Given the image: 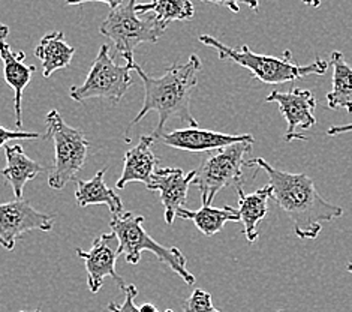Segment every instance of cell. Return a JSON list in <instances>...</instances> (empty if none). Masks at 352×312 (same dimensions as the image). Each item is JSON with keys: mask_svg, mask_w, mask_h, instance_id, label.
<instances>
[{"mask_svg": "<svg viewBox=\"0 0 352 312\" xmlns=\"http://www.w3.org/2000/svg\"><path fill=\"white\" fill-rule=\"evenodd\" d=\"M263 168L272 187L270 198L276 201L292 224L298 239L315 240L321 234L322 224L343 215V209L327 201L318 192L312 177L305 173H288L274 168L264 158H252L248 167Z\"/></svg>", "mask_w": 352, "mask_h": 312, "instance_id": "obj_1", "label": "cell"}, {"mask_svg": "<svg viewBox=\"0 0 352 312\" xmlns=\"http://www.w3.org/2000/svg\"><path fill=\"white\" fill-rule=\"evenodd\" d=\"M201 68L203 65L197 54H190L186 63L171 65L159 79L146 74L140 65H133L132 70L140 75L146 94L140 113L131 122L126 132L144 119V116L150 112L159 114V123L152 134L156 140L162 136L165 125L171 117H179L182 122L188 125V128H198V122L190 113V98L192 90L198 84V72Z\"/></svg>", "mask_w": 352, "mask_h": 312, "instance_id": "obj_2", "label": "cell"}, {"mask_svg": "<svg viewBox=\"0 0 352 312\" xmlns=\"http://www.w3.org/2000/svg\"><path fill=\"white\" fill-rule=\"evenodd\" d=\"M198 39L201 44L214 48L221 61H231L240 65L241 68L248 70L254 79L265 84H283L307 77V75H324L330 65L321 57H316L309 65H296L292 63V56L288 50L282 57H276L254 53L248 45L239 48L228 47L210 35H201Z\"/></svg>", "mask_w": 352, "mask_h": 312, "instance_id": "obj_3", "label": "cell"}, {"mask_svg": "<svg viewBox=\"0 0 352 312\" xmlns=\"http://www.w3.org/2000/svg\"><path fill=\"white\" fill-rule=\"evenodd\" d=\"M110 227L116 234L117 242H119L117 245L119 257L124 256L128 264H138L141 252L148 251L156 256L161 263L173 269L184 282L189 285L195 284V276L188 271V260L183 256V252L179 248H166L164 245L157 243L144 230V216L123 212L113 216Z\"/></svg>", "mask_w": 352, "mask_h": 312, "instance_id": "obj_4", "label": "cell"}, {"mask_svg": "<svg viewBox=\"0 0 352 312\" xmlns=\"http://www.w3.org/2000/svg\"><path fill=\"white\" fill-rule=\"evenodd\" d=\"M138 0H124L114 10L110 11L107 19L99 26V32L110 38L116 48L128 65H133V52L140 44L159 41L166 28L148 15L140 17L135 11Z\"/></svg>", "mask_w": 352, "mask_h": 312, "instance_id": "obj_5", "label": "cell"}, {"mask_svg": "<svg viewBox=\"0 0 352 312\" xmlns=\"http://www.w3.org/2000/svg\"><path fill=\"white\" fill-rule=\"evenodd\" d=\"M254 143H236V145L217 149L208 154L198 167L195 185L201 194L203 205L212 206L214 197L228 187L241 188L245 182V168L248 167L246 156L252 152Z\"/></svg>", "mask_w": 352, "mask_h": 312, "instance_id": "obj_6", "label": "cell"}, {"mask_svg": "<svg viewBox=\"0 0 352 312\" xmlns=\"http://www.w3.org/2000/svg\"><path fill=\"white\" fill-rule=\"evenodd\" d=\"M45 138H52L54 145V165L48 177L50 188L60 191L85 167L89 152V141L80 129L66 123L56 110L47 114Z\"/></svg>", "mask_w": 352, "mask_h": 312, "instance_id": "obj_7", "label": "cell"}, {"mask_svg": "<svg viewBox=\"0 0 352 312\" xmlns=\"http://www.w3.org/2000/svg\"><path fill=\"white\" fill-rule=\"evenodd\" d=\"M133 65H117L111 56V48L107 44L100 45L86 81L81 86L71 87L69 95L75 103H85L91 98H104L113 105H117L131 87V71Z\"/></svg>", "mask_w": 352, "mask_h": 312, "instance_id": "obj_8", "label": "cell"}, {"mask_svg": "<svg viewBox=\"0 0 352 312\" xmlns=\"http://www.w3.org/2000/svg\"><path fill=\"white\" fill-rule=\"evenodd\" d=\"M54 215L38 212L29 200H16L0 205V247L6 251L15 248L24 233L41 230L52 231L54 227Z\"/></svg>", "mask_w": 352, "mask_h": 312, "instance_id": "obj_9", "label": "cell"}, {"mask_svg": "<svg viewBox=\"0 0 352 312\" xmlns=\"http://www.w3.org/2000/svg\"><path fill=\"white\" fill-rule=\"evenodd\" d=\"M265 103H276L279 105V112L288 123L285 140H307V137L297 134V128L306 131L316 123V117L314 114L316 108V99L312 92L298 87H294L288 92L274 90L265 98Z\"/></svg>", "mask_w": 352, "mask_h": 312, "instance_id": "obj_10", "label": "cell"}, {"mask_svg": "<svg viewBox=\"0 0 352 312\" xmlns=\"http://www.w3.org/2000/svg\"><path fill=\"white\" fill-rule=\"evenodd\" d=\"M114 242H117L116 234L105 233L95 239L89 251H82L80 248L75 249L77 256L86 264L87 285L91 293H98L102 289V284L107 276L113 278L122 290L126 289V284L122 280V276H119L116 272V261L119 258V252H117V247H113Z\"/></svg>", "mask_w": 352, "mask_h": 312, "instance_id": "obj_11", "label": "cell"}, {"mask_svg": "<svg viewBox=\"0 0 352 312\" xmlns=\"http://www.w3.org/2000/svg\"><path fill=\"white\" fill-rule=\"evenodd\" d=\"M197 171L184 173L182 168H159L146 185L148 191H157L165 209V222L174 224L177 212L186 205L189 187L195 180Z\"/></svg>", "mask_w": 352, "mask_h": 312, "instance_id": "obj_12", "label": "cell"}, {"mask_svg": "<svg viewBox=\"0 0 352 312\" xmlns=\"http://www.w3.org/2000/svg\"><path fill=\"white\" fill-rule=\"evenodd\" d=\"M157 140H162L164 145L173 149H179L184 152H213L217 149H223L226 146L236 145V143H255L252 134H223L216 131H207L198 128H184L173 132H164Z\"/></svg>", "mask_w": 352, "mask_h": 312, "instance_id": "obj_13", "label": "cell"}, {"mask_svg": "<svg viewBox=\"0 0 352 312\" xmlns=\"http://www.w3.org/2000/svg\"><path fill=\"white\" fill-rule=\"evenodd\" d=\"M156 138L153 136H142L137 146L124 154V164L120 179L117 180V189H123L131 182L148 183L157 170L159 158L152 150Z\"/></svg>", "mask_w": 352, "mask_h": 312, "instance_id": "obj_14", "label": "cell"}, {"mask_svg": "<svg viewBox=\"0 0 352 312\" xmlns=\"http://www.w3.org/2000/svg\"><path fill=\"white\" fill-rule=\"evenodd\" d=\"M0 59L3 63V77L14 90V107H15V125L21 128L23 125V94L26 90L28 84L32 80L33 72L36 71L35 66L26 65V54L24 52L15 53L5 41H0Z\"/></svg>", "mask_w": 352, "mask_h": 312, "instance_id": "obj_15", "label": "cell"}, {"mask_svg": "<svg viewBox=\"0 0 352 312\" xmlns=\"http://www.w3.org/2000/svg\"><path fill=\"white\" fill-rule=\"evenodd\" d=\"M237 194L240 222L245 227L248 242L254 243L259 238V224L264 221L268 214V198H270L272 187L265 185L252 194H245L241 188H237Z\"/></svg>", "mask_w": 352, "mask_h": 312, "instance_id": "obj_16", "label": "cell"}, {"mask_svg": "<svg viewBox=\"0 0 352 312\" xmlns=\"http://www.w3.org/2000/svg\"><path fill=\"white\" fill-rule=\"evenodd\" d=\"M5 156L6 167L0 171V174L11 185L14 196L20 200L23 197V191L28 182L35 179L44 168L24 154L20 145H6Z\"/></svg>", "mask_w": 352, "mask_h": 312, "instance_id": "obj_17", "label": "cell"}, {"mask_svg": "<svg viewBox=\"0 0 352 312\" xmlns=\"http://www.w3.org/2000/svg\"><path fill=\"white\" fill-rule=\"evenodd\" d=\"M107 170H99L90 180H77L75 188V198L81 207H87L91 205H105L111 210L113 216L123 214V201L117 194L107 187L105 183Z\"/></svg>", "mask_w": 352, "mask_h": 312, "instance_id": "obj_18", "label": "cell"}, {"mask_svg": "<svg viewBox=\"0 0 352 312\" xmlns=\"http://www.w3.org/2000/svg\"><path fill=\"white\" fill-rule=\"evenodd\" d=\"M75 54V48L66 44L63 32H52L39 41L35 48V57L43 62L44 77H52L53 72L68 68L72 57Z\"/></svg>", "mask_w": 352, "mask_h": 312, "instance_id": "obj_19", "label": "cell"}, {"mask_svg": "<svg viewBox=\"0 0 352 312\" xmlns=\"http://www.w3.org/2000/svg\"><path fill=\"white\" fill-rule=\"evenodd\" d=\"M329 63L333 68V89L327 94V108H345L352 114V66L348 65L340 52L330 54Z\"/></svg>", "mask_w": 352, "mask_h": 312, "instance_id": "obj_20", "label": "cell"}, {"mask_svg": "<svg viewBox=\"0 0 352 312\" xmlns=\"http://www.w3.org/2000/svg\"><path fill=\"white\" fill-rule=\"evenodd\" d=\"M177 218L189 219L207 238H212V236L222 231L226 222H240L239 210L231 206L216 209L203 205L198 210H188L182 207L177 212Z\"/></svg>", "mask_w": 352, "mask_h": 312, "instance_id": "obj_21", "label": "cell"}, {"mask_svg": "<svg viewBox=\"0 0 352 312\" xmlns=\"http://www.w3.org/2000/svg\"><path fill=\"white\" fill-rule=\"evenodd\" d=\"M135 11L138 15L152 17L165 28L173 21H186L195 15L190 0H152L148 3H137Z\"/></svg>", "mask_w": 352, "mask_h": 312, "instance_id": "obj_22", "label": "cell"}, {"mask_svg": "<svg viewBox=\"0 0 352 312\" xmlns=\"http://www.w3.org/2000/svg\"><path fill=\"white\" fill-rule=\"evenodd\" d=\"M183 312H221L213 306L210 293L201 289L192 291L190 296L183 303Z\"/></svg>", "mask_w": 352, "mask_h": 312, "instance_id": "obj_23", "label": "cell"}, {"mask_svg": "<svg viewBox=\"0 0 352 312\" xmlns=\"http://www.w3.org/2000/svg\"><path fill=\"white\" fill-rule=\"evenodd\" d=\"M138 296V290L135 285H126L124 289V300L122 303H108V312H138V306L135 305V299Z\"/></svg>", "mask_w": 352, "mask_h": 312, "instance_id": "obj_24", "label": "cell"}, {"mask_svg": "<svg viewBox=\"0 0 352 312\" xmlns=\"http://www.w3.org/2000/svg\"><path fill=\"white\" fill-rule=\"evenodd\" d=\"M201 2L225 6V8H228L230 11H232L234 14H239L240 12V5L241 3L246 5L249 10H252L255 12L259 10V2H258V0H201Z\"/></svg>", "mask_w": 352, "mask_h": 312, "instance_id": "obj_25", "label": "cell"}, {"mask_svg": "<svg viewBox=\"0 0 352 312\" xmlns=\"http://www.w3.org/2000/svg\"><path fill=\"white\" fill-rule=\"evenodd\" d=\"M41 136L38 132H28V131H10L0 126V147L6 146L8 141L12 140H36Z\"/></svg>", "mask_w": 352, "mask_h": 312, "instance_id": "obj_26", "label": "cell"}, {"mask_svg": "<svg viewBox=\"0 0 352 312\" xmlns=\"http://www.w3.org/2000/svg\"><path fill=\"white\" fill-rule=\"evenodd\" d=\"M66 5H82V3H89V2H102L107 3L108 6L114 10V8L119 6L120 3H123L124 0H65Z\"/></svg>", "mask_w": 352, "mask_h": 312, "instance_id": "obj_27", "label": "cell"}, {"mask_svg": "<svg viewBox=\"0 0 352 312\" xmlns=\"http://www.w3.org/2000/svg\"><path fill=\"white\" fill-rule=\"evenodd\" d=\"M345 132H352V123L331 126V128L327 131V136L334 137V136H340V134H345Z\"/></svg>", "mask_w": 352, "mask_h": 312, "instance_id": "obj_28", "label": "cell"}, {"mask_svg": "<svg viewBox=\"0 0 352 312\" xmlns=\"http://www.w3.org/2000/svg\"><path fill=\"white\" fill-rule=\"evenodd\" d=\"M138 312H159V311L155 305H152V303H144V305H141L138 308Z\"/></svg>", "mask_w": 352, "mask_h": 312, "instance_id": "obj_29", "label": "cell"}, {"mask_svg": "<svg viewBox=\"0 0 352 312\" xmlns=\"http://www.w3.org/2000/svg\"><path fill=\"white\" fill-rule=\"evenodd\" d=\"M8 35H10V28H8L6 24L0 23V41H3Z\"/></svg>", "mask_w": 352, "mask_h": 312, "instance_id": "obj_30", "label": "cell"}, {"mask_svg": "<svg viewBox=\"0 0 352 312\" xmlns=\"http://www.w3.org/2000/svg\"><path fill=\"white\" fill-rule=\"evenodd\" d=\"M305 5L312 6V8H320L321 6V0H301Z\"/></svg>", "mask_w": 352, "mask_h": 312, "instance_id": "obj_31", "label": "cell"}, {"mask_svg": "<svg viewBox=\"0 0 352 312\" xmlns=\"http://www.w3.org/2000/svg\"><path fill=\"white\" fill-rule=\"evenodd\" d=\"M346 271L349 272V273H352V263H349V264H346Z\"/></svg>", "mask_w": 352, "mask_h": 312, "instance_id": "obj_32", "label": "cell"}, {"mask_svg": "<svg viewBox=\"0 0 352 312\" xmlns=\"http://www.w3.org/2000/svg\"><path fill=\"white\" fill-rule=\"evenodd\" d=\"M20 312H28V311H20ZM30 312H43L41 309H36V311H30Z\"/></svg>", "mask_w": 352, "mask_h": 312, "instance_id": "obj_33", "label": "cell"}, {"mask_svg": "<svg viewBox=\"0 0 352 312\" xmlns=\"http://www.w3.org/2000/svg\"><path fill=\"white\" fill-rule=\"evenodd\" d=\"M164 312H174L173 309H166V311H164Z\"/></svg>", "mask_w": 352, "mask_h": 312, "instance_id": "obj_34", "label": "cell"}, {"mask_svg": "<svg viewBox=\"0 0 352 312\" xmlns=\"http://www.w3.org/2000/svg\"><path fill=\"white\" fill-rule=\"evenodd\" d=\"M278 312H283V311H278Z\"/></svg>", "mask_w": 352, "mask_h": 312, "instance_id": "obj_35", "label": "cell"}]
</instances>
